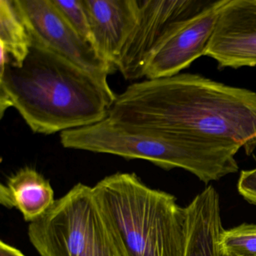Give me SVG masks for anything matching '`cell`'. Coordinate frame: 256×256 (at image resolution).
I'll list each match as a JSON object with an SVG mask.
<instances>
[{
  "label": "cell",
  "instance_id": "8fae6325",
  "mask_svg": "<svg viewBox=\"0 0 256 256\" xmlns=\"http://www.w3.org/2000/svg\"><path fill=\"white\" fill-rule=\"evenodd\" d=\"M187 238L184 256H222L220 240L223 230L220 194L208 186L186 206Z\"/></svg>",
  "mask_w": 256,
  "mask_h": 256
},
{
  "label": "cell",
  "instance_id": "277c9868",
  "mask_svg": "<svg viewBox=\"0 0 256 256\" xmlns=\"http://www.w3.org/2000/svg\"><path fill=\"white\" fill-rule=\"evenodd\" d=\"M121 256H184L185 208L134 173L118 172L94 186Z\"/></svg>",
  "mask_w": 256,
  "mask_h": 256
},
{
  "label": "cell",
  "instance_id": "4fadbf2b",
  "mask_svg": "<svg viewBox=\"0 0 256 256\" xmlns=\"http://www.w3.org/2000/svg\"><path fill=\"white\" fill-rule=\"evenodd\" d=\"M30 37L20 19L14 0H0V48L20 67L30 52Z\"/></svg>",
  "mask_w": 256,
  "mask_h": 256
},
{
  "label": "cell",
  "instance_id": "30bf717a",
  "mask_svg": "<svg viewBox=\"0 0 256 256\" xmlns=\"http://www.w3.org/2000/svg\"><path fill=\"white\" fill-rule=\"evenodd\" d=\"M90 30L91 46L104 62L116 68L121 50L134 29L139 0H83Z\"/></svg>",
  "mask_w": 256,
  "mask_h": 256
},
{
  "label": "cell",
  "instance_id": "7c38bea8",
  "mask_svg": "<svg viewBox=\"0 0 256 256\" xmlns=\"http://www.w3.org/2000/svg\"><path fill=\"white\" fill-rule=\"evenodd\" d=\"M54 202L50 181L32 168L20 169L0 185V204L17 209L30 223L44 215Z\"/></svg>",
  "mask_w": 256,
  "mask_h": 256
},
{
  "label": "cell",
  "instance_id": "5bb4252c",
  "mask_svg": "<svg viewBox=\"0 0 256 256\" xmlns=\"http://www.w3.org/2000/svg\"><path fill=\"white\" fill-rule=\"evenodd\" d=\"M220 248L222 256H256V224L242 223L223 229Z\"/></svg>",
  "mask_w": 256,
  "mask_h": 256
},
{
  "label": "cell",
  "instance_id": "52a82bcc",
  "mask_svg": "<svg viewBox=\"0 0 256 256\" xmlns=\"http://www.w3.org/2000/svg\"><path fill=\"white\" fill-rule=\"evenodd\" d=\"M137 23L127 38L116 68L127 80L144 78L150 55L168 30L176 22L194 16L212 1L139 0Z\"/></svg>",
  "mask_w": 256,
  "mask_h": 256
},
{
  "label": "cell",
  "instance_id": "ba28073f",
  "mask_svg": "<svg viewBox=\"0 0 256 256\" xmlns=\"http://www.w3.org/2000/svg\"><path fill=\"white\" fill-rule=\"evenodd\" d=\"M224 0L212 1L204 10L175 23L150 55L144 78L172 77L205 56Z\"/></svg>",
  "mask_w": 256,
  "mask_h": 256
},
{
  "label": "cell",
  "instance_id": "6da1fadb",
  "mask_svg": "<svg viewBox=\"0 0 256 256\" xmlns=\"http://www.w3.org/2000/svg\"><path fill=\"white\" fill-rule=\"evenodd\" d=\"M108 118L256 149V92L196 74L146 79L128 86Z\"/></svg>",
  "mask_w": 256,
  "mask_h": 256
},
{
  "label": "cell",
  "instance_id": "5b68a950",
  "mask_svg": "<svg viewBox=\"0 0 256 256\" xmlns=\"http://www.w3.org/2000/svg\"><path fill=\"white\" fill-rule=\"evenodd\" d=\"M40 256H121L94 187L78 182L30 223Z\"/></svg>",
  "mask_w": 256,
  "mask_h": 256
},
{
  "label": "cell",
  "instance_id": "e0dca14e",
  "mask_svg": "<svg viewBox=\"0 0 256 256\" xmlns=\"http://www.w3.org/2000/svg\"><path fill=\"white\" fill-rule=\"evenodd\" d=\"M0 256H26L18 248L10 245L4 241H0Z\"/></svg>",
  "mask_w": 256,
  "mask_h": 256
},
{
  "label": "cell",
  "instance_id": "2e32d148",
  "mask_svg": "<svg viewBox=\"0 0 256 256\" xmlns=\"http://www.w3.org/2000/svg\"><path fill=\"white\" fill-rule=\"evenodd\" d=\"M238 191L247 202L256 205V168L240 172Z\"/></svg>",
  "mask_w": 256,
  "mask_h": 256
},
{
  "label": "cell",
  "instance_id": "3957f363",
  "mask_svg": "<svg viewBox=\"0 0 256 256\" xmlns=\"http://www.w3.org/2000/svg\"><path fill=\"white\" fill-rule=\"evenodd\" d=\"M66 149L143 160L164 170L182 168L208 185L239 170L238 145L138 126L107 118L94 125L60 133Z\"/></svg>",
  "mask_w": 256,
  "mask_h": 256
},
{
  "label": "cell",
  "instance_id": "9a60e30c",
  "mask_svg": "<svg viewBox=\"0 0 256 256\" xmlns=\"http://www.w3.org/2000/svg\"><path fill=\"white\" fill-rule=\"evenodd\" d=\"M72 28L91 44L90 30L83 0H52Z\"/></svg>",
  "mask_w": 256,
  "mask_h": 256
},
{
  "label": "cell",
  "instance_id": "7a4b0ae2",
  "mask_svg": "<svg viewBox=\"0 0 256 256\" xmlns=\"http://www.w3.org/2000/svg\"><path fill=\"white\" fill-rule=\"evenodd\" d=\"M116 98L108 84L36 44L22 66L1 67V118L14 108L36 134L48 136L101 122Z\"/></svg>",
  "mask_w": 256,
  "mask_h": 256
},
{
  "label": "cell",
  "instance_id": "9c48e42d",
  "mask_svg": "<svg viewBox=\"0 0 256 256\" xmlns=\"http://www.w3.org/2000/svg\"><path fill=\"white\" fill-rule=\"evenodd\" d=\"M205 56L222 68L256 66V0H224Z\"/></svg>",
  "mask_w": 256,
  "mask_h": 256
},
{
  "label": "cell",
  "instance_id": "8992f818",
  "mask_svg": "<svg viewBox=\"0 0 256 256\" xmlns=\"http://www.w3.org/2000/svg\"><path fill=\"white\" fill-rule=\"evenodd\" d=\"M32 44L47 49L104 83L114 68L64 18L52 0H14Z\"/></svg>",
  "mask_w": 256,
  "mask_h": 256
}]
</instances>
